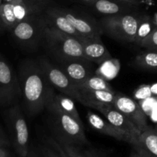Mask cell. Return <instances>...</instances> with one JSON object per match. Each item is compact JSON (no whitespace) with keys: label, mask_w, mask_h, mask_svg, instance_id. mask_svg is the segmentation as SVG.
Returning <instances> with one entry per match:
<instances>
[{"label":"cell","mask_w":157,"mask_h":157,"mask_svg":"<svg viewBox=\"0 0 157 157\" xmlns=\"http://www.w3.org/2000/svg\"><path fill=\"white\" fill-rule=\"evenodd\" d=\"M139 46L146 49L157 51V27L152 31L151 33L145 39L141 41Z\"/></svg>","instance_id":"obj_26"},{"label":"cell","mask_w":157,"mask_h":157,"mask_svg":"<svg viewBox=\"0 0 157 157\" xmlns=\"http://www.w3.org/2000/svg\"><path fill=\"white\" fill-rule=\"evenodd\" d=\"M58 8L82 38H101L104 35L99 21L93 17L71 9Z\"/></svg>","instance_id":"obj_10"},{"label":"cell","mask_w":157,"mask_h":157,"mask_svg":"<svg viewBox=\"0 0 157 157\" xmlns=\"http://www.w3.org/2000/svg\"><path fill=\"white\" fill-rule=\"evenodd\" d=\"M52 99L63 112L70 115L81 124H83L81 117H80L79 113L77 110L76 106L73 101V98L64 94L55 92L52 96Z\"/></svg>","instance_id":"obj_19"},{"label":"cell","mask_w":157,"mask_h":157,"mask_svg":"<svg viewBox=\"0 0 157 157\" xmlns=\"http://www.w3.org/2000/svg\"><path fill=\"white\" fill-rule=\"evenodd\" d=\"M46 143L49 144L50 146H52L54 149L57 151V153H58L60 157H69L68 155L67 154V153L65 152V150H64V148L62 147V146L61 145L60 143H58L55 138H53L52 136H46L44 140Z\"/></svg>","instance_id":"obj_27"},{"label":"cell","mask_w":157,"mask_h":157,"mask_svg":"<svg viewBox=\"0 0 157 157\" xmlns=\"http://www.w3.org/2000/svg\"><path fill=\"white\" fill-rule=\"evenodd\" d=\"M21 98L18 76L13 67L0 55V106L12 107Z\"/></svg>","instance_id":"obj_9"},{"label":"cell","mask_w":157,"mask_h":157,"mask_svg":"<svg viewBox=\"0 0 157 157\" xmlns=\"http://www.w3.org/2000/svg\"><path fill=\"white\" fill-rule=\"evenodd\" d=\"M7 124L14 148L20 157H27L29 150V130L21 106L16 104L8 110Z\"/></svg>","instance_id":"obj_7"},{"label":"cell","mask_w":157,"mask_h":157,"mask_svg":"<svg viewBox=\"0 0 157 157\" xmlns=\"http://www.w3.org/2000/svg\"><path fill=\"white\" fill-rule=\"evenodd\" d=\"M48 2L36 0H15L0 5V16L6 30L11 31L17 24L35 14L41 13Z\"/></svg>","instance_id":"obj_6"},{"label":"cell","mask_w":157,"mask_h":157,"mask_svg":"<svg viewBox=\"0 0 157 157\" xmlns=\"http://www.w3.org/2000/svg\"><path fill=\"white\" fill-rule=\"evenodd\" d=\"M75 1H76L77 2L81 3V4L83 5H85V6H90V5L93 4L96 0H75Z\"/></svg>","instance_id":"obj_31"},{"label":"cell","mask_w":157,"mask_h":157,"mask_svg":"<svg viewBox=\"0 0 157 157\" xmlns=\"http://www.w3.org/2000/svg\"><path fill=\"white\" fill-rule=\"evenodd\" d=\"M0 157H9L8 153H6V150H4V148H3L2 150H1V152H0Z\"/></svg>","instance_id":"obj_34"},{"label":"cell","mask_w":157,"mask_h":157,"mask_svg":"<svg viewBox=\"0 0 157 157\" xmlns=\"http://www.w3.org/2000/svg\"><path fill=\"white\" fill-rule=\"evenodd\" d=\"M87 121L89 124L94 128L102 134L110 136L120 141H124L131 144V140L122 131L117 128L111 123L109 122L107 119H104L97 113L88 110L87 113Z\"/></svg>","instance_id":"obj_17"},{"label":"cell","mask_w":157,"mask_h":157,"mask_svg":"<svg viewBox=\"0 0 157 157\" xmlns=\"http://www.w3.org/2000/svg\"><path fill=\"white\" fill-rule=\"evenodd\" d=\"M131 146L133 147V150L140 156V157H154L153 155L150 154L148 151H147L144 147H141L139 144H133V145Z\"/></svg>","instance_id":"obj_29"},{"label":"cell","mask_w":157,"mask_h":157,"mask_svg":"<svg viewBox=\"0 0 157 157\" xmlns=\"http://www.w3.org/2000/svg\"><path fill=\"white\" fill-rule=\"evenodd\" d=\"M133 63L144 70L157 71V51L147 49L140 52L135 57Z\"/></svg>","instance_id":"obj_20"},{"label":"cell","mask_w":157,"mask_h":157,"mask_svg":"<svg viewBox=\"0 0 157 157\" xmlns=\"http://www.w3.org/2000/svg\"><path fill=\"white\" fill-rule=\"evenodd\" d=\"M69 157H86L83 150L80 149V147L75 145H67L61 144Z\"/></svg>","instance_id":"obj_28"},{"label":"cell","mask_w":157,"mask_h":157,"mask_svg":"<svg viewBox=\"0 0 157 157\" xmlns=\"http://www.w3.org/2000/svg\"><path fill=\"white\" fill-rule=\"evenodd\" d=\"M155 28H156V26L153 24V18L144 14V18L141 20L139 27H138L137 32H136V35L134 41L135 44L139 45L141 41L145 39Z\"/></svg>","instance_id":"obj_23"},{"label":"cell","mask_w":157,"mask_h":157,"mask_svg":"<svg viewBox=\"0 0 157 157\" xmlns=\"http://www.w3.org/2000/svg\"><path fill=\"white\" fill-rule=\"evenodd\" d=\"M48 26L44 12L31 15L10 31L17 44L28 52H35L42 45Z\"/></svg>","instance_id":"obj_5"},{"label":"cell","mask_w":157,"mask_h":157,"mask_svg":"<svg viewBox=\"0 0 157 157\" xmlns=\"http://www.w3.org/2000/svg\"><path fill=\"white\" fill-rule=\"evenodd\" d=\"M2 2H3V0H0V5H1Z\"/></svg>","instance_id":"obj_41"},{"label":"cell","mask_w":157,"mask_h":157,"mask_svg":"<svg viewBox=\"0 0 157 157\" xmlns=\"http://www.w3.org/2000/svg\"><path fill=\"white\" fill-rule=\"evenodd\" d=\"M155 128H156V130H157V127H155Z\"/></svg>","instance_id":"obj_42"},{"label":"cell","mask_w":157,"mask_h":157,"mask_svg":"<svg viewBox=\"0 0 157 157\" xmlns=\"http://www.w3.org/2000/svg\"><path fill=\"white\" fill-rule=\"evenodd\" d=\"M27 157H38L36 155V153H35V150H32V151H30L29 153V156Z\"/></svg>","instance_id":"obj_36"},{"label":"cell","mask_w":157,"mask_h":157,"mask_svg":"<svg viewBox=\"0 0 157 157\" xmlns=\"http://www.w3.org/2000/svg\"><path fill=\"white\" fill-rule=\"evenodd\" d=\"M35 153L38 157H60L56 150L44 140L43 144L38 146Z\"/></svg>","instance_id":"obj_25"},{"label":"cell","mask_w":157,"mask_h":157,"mask_svg":"<svg viewBox=\"0 0 157 157\" xmlns=\"http://www.w3.org/2000/svg\"><path fill=\"white\" fill-rule=\"evenodd\" d=\"M18 76L23 110L28 117H34L45 109L55 90L48 81L37 60L21 61Z\"/></svg>","instance_id":"obj_1"},{"label":"cell","mask_w":157,"mask_h":157,"mask_svg":"<svg viewBox=\"0 0 157 157\" xmlns=\"http://www.w3.org/2000/svg\"><path fill=\"white\" fill-rule=\"evenodd\" d=\"M144 14L131 13L105 15L99 20L103 33L117 41L134 43L138 27Z\"/></svg>","instance_id":"obj_4"},{"label":"cell","mask_w":157,"mask_h":157,"mask_svg":"<svg viewBox=\"0 0 157 157\" xmlns=\"http://www.w3.org/2000/svg\"><path fill=\"white\" fill-rule=\"evenodd\" d=\"M78 87L94 74L92 61L85 58H71L55 62Z\"/></svg>","instance_id":"obj_13"},{"label":"cell","mask_w":157,"mask_h":157,"mask_svg":"<svg viewBox=\"0 0 157 157\" xmlns=\"http://www.w3.org/2000/svg\"><path fill=\"white\" fill-rule=\"evenodd\" d=\"M42 45L54 62L84 58L80 39L47 26Z\"/></svg>","instance_id":"obj_3"},{"label":"cell","mask_w":157,"mask_h":157,"mask_svg":"<svg viewBox=\"0 0 157 157\" xmlns=\"http://www.w3.org/2000/svg\"><path fill=\"white\" fill-rule=\"evenodd\" d=\"M15 0H3V2H12Z\"/></svg>","instance_id":"obj_39"},{"label":"cell","mask_w":157,"mask_h":157,"mask_svg":"<svg viewBox=\"0 0 157 157\" xmlns=\"http://www.w3.org/2000/svg\"><path fill=\"white\" fill-rule=\"evenodd\" d=\"M78 88L88 89L92 90H109V91L113 90L110 84L107 82V80L94 74L87 78L82 84L78 85Z\"/></svg>","instance_id":"obj_22"},{"label":"cell","mask_w":157,"mask_h":157,"mask_svg":"<svg viewBox=\"0 0 157 157\" xmlns=\"http://www.w3.org/2000/svg\"><path fill=\"white\" fill-rule=\"evenodd\" d=\"M130 157H140V155L138 154V153H136V152L134 150H133V151L131 153V154H130Z\"/></svg>","instance_id":"obj_37"},{"label":"cell","mask_w":157,"mask_h":157,"mask_svg":"<svg viewBox=\"0 0 157 157\" xmlns=\"http://www.w3.org/2000/svg\"><path fill=\"white\" fill-rule=\"evenodd\" d=\"M37 61L48 81L55 90L81 102V94L78 87L56 63L43 57L38 58Z\"/></svg>","instance_id":"obj_8"},{"label":"cell","mask_w":157,"mask_h":157,"mask_svg":"<svg viewBox=\"0 0 157 157\" xmlns=\"http://www.w3.org/2000/svg\"><path fill=\"white\" fill-rule=\"evenodd\" d=\"M113 106L125 115L141 133L149 127L147 115L140 104L124 94L117 92Z\"/></svg>","instance_id":"obj_11"},{"label":"cell","mask_w":157,"mask_h":157,"mask_svg":"<svg viewBox=\"0 0 157 157\" xmlns=\"http://www.w3.org/2000/svg\"><path fill=\"white\" fill-rule=\"evenodd\" d=\"M36 1H38V2H48L49 0H36Z\"/></svg>","instance_id":"obj_40"},{"label":"cell","mask_w":157,"mask_h":157,"mask_svg":"<svg viewBox=\"0 0 157 157\" xmlns=\"http://www.w3.org/2000/svg\"><path fill=\"white\" fill-rule=\"evenodd\" d=\"M81 94V104L89 108L96 109L104 104H113L117 92L114 90H92L78 88Z\"/></svg>","instance_id":"obj_18"},{"label":"cell","mask_w":157,"mask_h":157,"mask_svg":"<svg viewBox=\"0 0 157 157\" xmlns=\"http://www.w3.org/2000/svg\"><path fill=\"white\" fill-rule=\"evenodd\" d=\"M88 7L104 16L131 13L139 11V6L118 0H96Z\"/></svg>","instance_id":"obj_15"},{"label":"cell","mask_w":157,"mask_h":157,"mask_svg":"<svg viewBox=\"0 0 157 157\" xmlns=\"http://www.w3.org/2000/svg\"><path fill=\"white\" fill-rule=\"evenodd\" d=\"M153 24L155 25V26L157 27V13H156L154 15L153 18Z\"/></svg>","instance_id":"obj_38"},{"label":"cell","mask_w":157,"mask_h":157,"mask_svg":"<svg viewBox=\"0 0 157 157\" xmlns=\"http://www.w3.org/2000/svg\"><path fill=\"white\" fill-rule=\"evenodd\" d=\"M83 152H84L86 157H104V155L97 151L96 150H94V149H88V150H83Z\"/></svg>","instance_id":"obj_30"},{"label":"cell","mask_w":157,"mask_h":157,"mask_svg":"<svg viewBox=\"0 0 157 157\" xmlns=\"http://www.w3.org/2000/svg\"><path fill=\"white\" fill-rule=\"evenodd\" d=\"M138 144L154 157H157V130L148 127L142 132Z\"/></svg>","instance_id":"obj_21"},{"label":"cell","mask_w":157,"mask_h":157,"mask_svg":"<svg viewBox=\"0 0 157 157\" xmlns=\"http://www.w3.org/2000/svg\"><path fill=\"white\" fill-rule=\"evenodd\" d=\"M44 15L45 18L48 26L57 29L61 32L71 35L78 39H83L77 32L74 26L69 22L66 17L59 11L58 7H48L47 6L44 11Z\"/></svg>","instance_id":"obj_16"},{"label":"cell","mask_w":157,"mask_h":157,"mask_svg":"<svg viewBox=\"0 0 157 157\" xmlns=\"http://www.w3.org/2000/svg\"><path fill=\"white\" fill-rule=\"evenodd\" d=\"M120 70V62L117 59L110 58L104 61V63L100 65L99 69L98 71L99 73L97 75L103 77L106 80L112 79L117 76L118 71Z\"/></svg>","instance_id":"obj_24"},{"label":"cell","mask_w":157,"mask_h":157,"mask_svg":"<svg viewBox=\"0 0 157 157\" xmlns=\"http://www.w3.org/2000/svg\"><path fill=\"white\" fill-rule=\"evenodd\" d=\"M84 58L94 64L101 65L107 60L111 58L109 52L101 38H87L81 40Z\"/></svg>","instance_id":"obj_14"},{"label":"cell","mask_w":157,"mask_h":157,"mask_svg":"<svg viewBox=\"0 0 157 157\" xmlns=\"http://www.w3.org/2000/svg\"><path fill=\"white\" fill-rule=\"evenodd\" d=\"M0 144H3L4 146L7 144V140H6V139L5 138V136H4V135H3L1 132H0Z\"/></svg>","instance_id":"obj_33"},{"label":"cell","mask_w":157,"mask_h":157,"mask_svg":"<svg viewBox=\"0 0 157 157\" xmlns=\"http://www.w3.org/2000/svg\"><path fill=\"white\" fill-rule=\"evenodd\" d=\"M95 110L104 115V117L114 127L125 133L131 140V145L138 144L141 132L125 115L117 110L113 104H104L98 107Z\"/></svg>","instance_id":"obj_12"},{"label":"cell","mask_w":157,"mask_h":157,"mask_svg":"<svg viewBox=\"0 0 157 157\" xmlns=\"http://www.w3.org/2000/svg\"><path fill=\"white\" fill-rule=\"evenodd\" d=\"M5 29H6V28H5L4 24H3V21L2 20L1 16H0V32H1L2 31L5 30Z\"/></svg>","instance_id":"obj_35"},{"label":"cell","mask_w":157,"mask_h":157,"mask_svg":"<svg viewBox=\"0 0 157 157\" xmlns=\"http://www.w3.org/2000/svg\"><path fill=\"white\" fill-rule=\"evenodd\" d=\"M118 1L125 2L136 5V6H140V0H118Z\"/></svg>","instance_id":"obj_32"},{"label":"cell","mask_w":157,"mask_h":157,"mask_svg":"<svg viewBox=\"0 0 157 157\" xmlns=\"http://www.w3.org/2000/svg\"><path fill=\"white\" fill-rule=\"evenodd\" d=\"M44 110L48 115V124L52 133V136L58 143L80 147L88 144L83 124L63 112L55 104L52 97L46 104Z\"/></svg>","instance_id":"obj_2"}]
</instances>
